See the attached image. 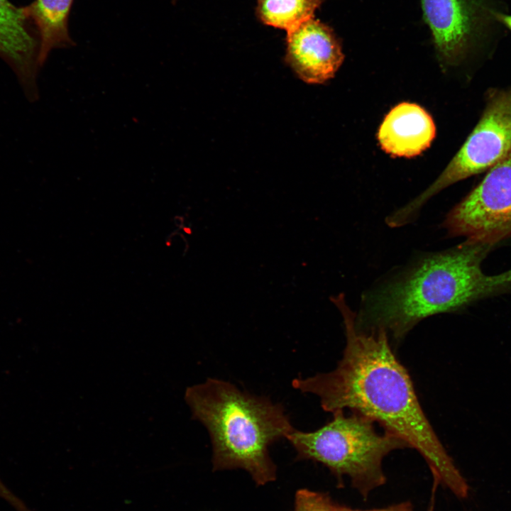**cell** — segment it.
Masks as SVG:
<instances>
[{"label":"cell","instance_id":"obj_16","mask_svg":"<svg viewBox=\"0 0 511 511\" xmlns=\"http://www.w3.org/2000/svg\"><path fill=\"white\" fill-rule=\"evenodd\" d=\"M500 19L511 31V15H500Z\"/></svg>","mask_w":511,"mask_h":511},{"label":"cell","instance_id":"obj_7","mask_svg":"<svg viewBox=\"0 0 511 511\" xmlns=\"http://www.w3.org/2000/svg\"><path fill=\"white\" fill-rule=\"evenodd\" d=\"M286 45L285 62L309 84L332 78L344 58L331 28L314 17L287 32Z\"/></svg>","mask_w":511,"mask_h":511},{"label":"cell","instance_id":"obj_10","mask_svg":"<svg viewBox=\"0 0 511 511\" xmlns=\"http://www.w3.org/2000/svg\"><path fill=\"white\" fill-rule=\"evenodd\" d=\"M436 128L430 115L421 106L401 103L386 115L378 139L388 153L399 157L415 156L431 144Z\"/></svg>","mask_w":511,"mask_h":511},{"label":"cell","instance_id":"obj_8","mask_svg":"<svg viewBox=\"0 0 511 511\" xmlns=\"http://www.w3.org/2000/svg\"><path fill=\"white\" fill-rule=\"evenodd\" d=\"M424 18L436 49L444 60L459 58L467 50L476 26L474 0H421Z\"/></svg>","mask_w":511,"mask_h":511},{"label":"cell","instance_id":"obj_9","mask_svg":"<svg viewBox=\"0 0 511 511\" xmlns=\"http://www.w3.org/2000/svg\"><path fill=\"white\" fill-rule=\"evenodd\" d=\"M23 7L0 0V56L15 72L28 97L38 94L39 43L27 27Z\"/></svg>","mask_w":511,"mask_h":511},{"label":"cell","instance_id":"obj_3","mask_svg":"<svg viewBox=\"0 0 511 511\" xmlns=\"http://www.w3.org/2000/svg\"><path fill=\"white\" fill-rule=\"evenodd\" d=\"M185 399L208 431L214 470L241 468L259 485L275 478L268 448L295 429L281 404L211 378L187 388Z\"/></svg>","mask_w":511,"mask_h":511},{"label":"cell","instance_id":"obj_4","mask_svg":"<svg viewBox=\"0 0 511 511\" xmlns=\"http://www.w3.org/2000/svg\"><path fill=\"white\" fill-rule=\"evenodd\" d=\"M371 419L358 413H333V419L312 432L294 429L286 437L297 458L322 463L341 480L346 476L351 485L366 498L386 482L383 461L391 451L408 448L395 435L376 430Z\"/></svg>","mask_w":511,"mask_h":511},{"label":"cell","instance_id":"obj_12","mask_svg":"<svg viewBox=\"0 0 511 511\" xmlns=\"http://www.w3.org/2000/svg\"><path fill=\"white\" fill-rule=\"evenodd\" d=\"M322 2L323 0H257L256 13L263 23L288 32L313 18Z\"/></svg>","mask_w":511,"mask_h":511},{"label":"cell","instance_id":"obj_6","mask_svg":"<svg viewBox=\"0 0 511 511\" xmlns=\"http://www.w3.org/2000/svg\"><path fill=\"white\" fill-rule=\"evenodd\" d=\"M449 237L498 246L511 237V150L446 214Z\"/></svg>","mask_w":511,"mask_h":511},{"label":"cell","instance_id":"obj_2","mask_svg":"<svg viewBox=\"0 0 511 511\" xmlns=\"http://www.w3.org/2000/svg\"><path fill=\"white\" fill-rule=\"evenodd\" d=\"M496 246L466 239L425 258L402 278L372 295L356 318V326L383 329L400 340L427 317L511 294V268L495 275L482 270L483 262Z\"/></svg>","mask_w":511,"mask_h":511},{"label":"cell","instance_id":"obj_1","mask_svg":"<svg viewBox=\"0 0 511 511\" xmlns=\"http://www.w3.org/2000/svg\"><path fill=\"white\" fill-rule=\"evenodd\" d=\"M344 319L346 343L333 370L292 384L319 398L324 411L348 410L371 419L423 457L436 485L465 498L468 485L425 415L406 368L392 351L383 329H361L344 296L333 299Z\"/></svg>","mask_w":511,"mask_h":511},{"label":"cell","instance_id":"obj_5","mask_svg":"<svg viewBox=\"0 0 511 511\" xmlns=\"http://www.w3.org/2000/svg\"><path fill=\"white\" fill-rule=\"evenodd\" d=\"M511 150V85L489 90L481 117L465 143L434 182L422 194L395 211L407 224L422 205L443 189L488 171Z\"/></svg>","mask_w":511,"mask_h":511},{"label":"cell","instance_id":"obj_15","mask_svg":"<svg viewBox=\"0 0 511 511\" xmlns=\"http://www.w3.org/2000/svg\"><path fill=\"white\" fill-rule=\"evenodd\" d=\"M339 511H414V510L412 504L410 502H402L400 503L390 505L383 508L366 510L353 509L347 506L339 505Z\"/></svg>","mask_w":511,"mask_h":511},{"label":"cell","instance_id":"obj_17","mask_svg":"<svg viewBox=\"0 0 511 511\" xmlns=\"http://www.w3.org/2000/svg\"><path fill=\"white\" fill-rule=\"evenodd\" d=\"M432 506L430 507V509L428 511H432Z\"/></svg>","mask_w":511,"mask_h":511},{"label":"cell","instance_id":"obj_13","mask_svg":"<svg viewBox=\"0 0 511 511\" xmlns=\"http://www.w3.org/2000/svg\"><path fill=\"white\" fill-rule=\"evenodd\" d=\"M294 511H339V505L325 493L300 490L295 496Z\"/></svg>","mask_w":511,"mask_h":511},{"label":"cell","instance_id":"obj_11","mask_svg":"<svg viewBox=\"0 0 511 511\" xmlns=\"http://www.w3.org/2000/svg\"><path fill=\"white\" fill-rule=\"evenodd\" d=\"M73 0H35L23 7L26 18L35 25L39 35L38 62L42 66L55 48L75 45L68 31Z\"/></svg>","mask_w":511,"mask_h":511},{"label":"cell","instance_id":"obj_14","mask_svg":"<svg viewBox=\"0 0 511 511\" xmlns=\"http://www.w3.org/2000/svg\"><path fill=\"white\" fill-rule=\"evenodd\" d=\"M0 498L6 500L16 511H23L26 505L16 496L0 479Z\"/></svg>","mask_w":511,"mask_h":511}]
</instances>
